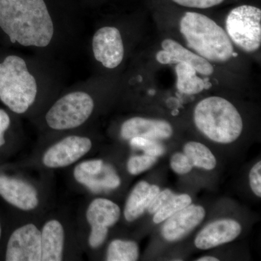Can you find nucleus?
I'll use <instances>...</instances> for the list:
<instances>
[{"label": "nucleus", "mask_w": 261, "mask_h": 261, "mask_svg": "<svg viewBox=\"0 0 261 261\" xmlns=\"http://www.w3.org/2000/svg\"><path fill=\"white\" fill-rule=\"evenodd\" d=\"M0 27L13 43L49 45L54 25L44 0H0Z\"/></svg>", "instance_id": "f257e3e1"}, {"label": "nucleus", "mask_w": 261, "mask_h": 261, "mask_svg": "<svg viewBox=\"0 0 261 261\" xmlns=\"http://www.w3.org/2000/svg\"><path fill=\"white\" fill-rule=\"evenodd\" d=\"M180 31L187 46L207 61L224 63L232 58L234 51L228 34L208 17L188 12L182 17Z\"/></svg>", "instance_id": "f03ea898"}, {"label": "nucleus", "mask_w": 261, "mask_h": 261, "mask_svg": "<svg viewBox=\"0 0 261 261\" xmlns=\"http://www.w3.org/2000/svg\"><path fill=\"white\" fill-rule=\"evenodd\" d=\"M194 121L200 132L218 143H231L243 132V120L238 110L222 97L200 101L194 111Z\"/></svg>", "instance_id": "7ed1b4c3"}, {"label": "nucleus", "mask_w": 261, "mask_h": 261, "mask_svg": "<svg viewBox=\"0 0 261 261\" xmlns=\"http://www.w3.org/2000/svg\"><path fill=\"white\" fill-rule=\"evenodd\" d=\"M37 84L20 57L10 56L0 63V99L15 113L28 111L35 101Z\"/></svg>", "instance_id": "20e7f679"}, {"label": "nucleus", "mask_w": 261, "mask_h": 261, "mask_svg": "<svg viewBox=\"0 0 261 261\" xmlns=\"http://www.w3.org/2000/svg\"><path fill=\"white\" fill-rule=\"evenodd\" d=\"M230 40L247 53H254L261 45V10L251 5L233 8L226 20Z\"/></svg>", "instance_id": "39448f33"}, {"label": "nucleus", "mask_w": 261, "mask_h": 261, "mask_svg": "<svg viewBox=\"0 0 261 261\" xmlns=\"http://www.w3.org/2000/svg\"><path fill=\"white\" fill-rule=\"evenodd\" d=\"M93 109L94 101L89 94L83 92H72L53 105L46 115V121L53 129H70L83 124Z\"/></svg>", "instance_id": "423d86ee"}, {"label": "nucleus", "mask_w": 261, "mask_h": 261, "mask_svg": "<svg viewBox=\"0 0 261 261\" xmlns=\"http://www.w3.org/2000/svg\"><path fill=\"white\" fill-rule=\"evenodd\" d=\"M6 260H42L41 231L35 225H24L12 233L7 247Z\"/></svg>", "instance_id": "0eeeda50"}, {"label": "nucleus", "mask_w": 261, "mask_h": 261, "mask_svg": "<svg viewBox=\"0 0 261 261\" xmlns=\"http://www.w3.org/2000/svg\"><path fill=\"white\" fill-rule=\"evenodd\" d=\"M92 49L94 58L106 68L113 69L121 64L124 47L121 33L115 27L99 29L94 35Z\"/></svg>", "instance_id": "6e6552de"}, {"label": "nucleus", "mask_w": 261, "mask_h": 261, "mask_svg": "<svg viewBox=\"0 0 261 261\" xmlns=\"http://www.w3.org/2000/svg\"><path fill=\"white\" fill-rule=\"evenodd\" d=\"M92 142L87 137L70 136L51 146L43 157L47 167L62 168L70 166L90 150Z\"/></svg>", "instance_id": "1a4fd4ad"}, {"label": "nucleus", "mask_w": 261, "mask_h": 261, "mask_svg": "<svg viewBox=\"0 0 261 261\" xmlns=\"http://www.w3.org/2000/svg\"><path fill=\"white\" fill-rule=\"evenodd\" d=\"M205 216L202 206L190 204L166 219L161 231L163 238L169 242L180 240L198 226Z\"/></svg>", "instance_id": "9d476101"}, {"label": "nucleus", "mask_w": 261, "mask_h": 261, "mask_svg": "<svg viewBox=\"0 0 261 261\" xmlns=\"http://www.w3.org/2000/svg\"><path fill=\"white\" fill-rule=\"evenodd\" d=\"M242 231L238 221L221 219L211 223L196 237L195 245L201 250H207L235 240Z\"/></svg>", "instance_id": "9b49d317"}, {"label": "nucleus", "mask_w": 261, "mask_h": 261, "mask_svg": "<svg viewBox=\"0 0 261 261\" xmlns=\"http://www.w3.org/2000/svg\"><path fill=\"white\" fill-rule=\"evenodd\" d=\"M173 128L168 122L163 120L147 119L135 117L123 123L121 135L125 140L140 137L151 140H163L171 137Z\"/></svg>", "instance_id": "f8f14e48"}, {"label": "nucleus", "mask_w": 261, "mask_h": 261, "mask_svg": "<svg viewBox=\"0 0 261 261\" xmlns=\"http://www.w3.org/2000/svg\"><path fill=\"white\" fill-rule=\"evenodd\" d=\"M0 195L7 202L23 211L33 210L39 203L35 188L18 178L0 176Z\"/></svg>", "instance_id": "ddd939ff"}, {"label": "nucleus", "mask_w": 261, "mask_h": 261, "mask_svg": "<svg viewBox=\"0 0 261 261\" xmlns=\"http://www.w3.org/2000/svg\"><path fill=\"white\" fill-rule=\"evenodd\" d=\"M121 216L119 206L107 199L97 198L91 202L87 211V219L92 230H108L116 224Z\"/></svg>", "instance_id": "4468645a"}, {"label": "nucleus", "mask_w": 261, "mask_h": 261, "mask_svg": "<svg viewBox=\"0 0 261 261\" xmlns=\"http://www.w3.org/2000/svg\"><path fill=\"white\" fill-rule=\"evenodd\" d=\"M64 229L59 221H48L41 232L42 260L60 261L63 258Z\"/></svg>", "instance_id": "2eb2a0df"}, {"label": "nucleus", "mask_w": 261, "mask_h": 261, "mask_svg": "<svg viewBox=\"0 0 261 261\" xmlns=\"http://www.w3.org/2000/svg\"><path fill=\"white\" fill-rule=\"evenodd\" d=\"M160 192L159 187L156 185H149L146 181L137 184L130 192L125 206L126 221L132 222L140 218Z\"/></svg>", "instance_id": "dca6fc26"}, {"label": "nucleus", "mask_w": 261, "mask_h": 261, "mask_svg": "<svg viewBox=\"0 0 261 261\" xmlns=\"http://www.w3.org/2000/svg\"><path fill=\"white\" fill-rule=\"evenodd\" d=\"M163 49L169 51L171 56V64H177L179 62H185L192 65L196 71L205 75H210L214 73V67L205 58L185 48L173 39L163 41Z\"/></svg>", "instance_id": "f3484780"}, {"label": "nucleus", "mask_w": 261, "mask_h": 261, "mask_svg": "<svg viewBox=\"0 0 261 261\" xmlns=\"http://www.w3.org/2000/svg\"><path fill=\"white\" fill-rule=\"evenodd\" d=\"M73 174L77 181L85 185L93 192L113 190L118 188L121 185L119 176L113 168L108 165H103L102 169L96 174H84L75 170Z\"/></svg>", "instance_id": "a211bd4d"}, {"label": "nucleus", "mask_w": 261, "mask_h": 261, "mask_svg": "<svg viewBox=\"0 0 261 261\" xmlns=\"http://www.w3.org/2000/svg\"><path fill=\"white\" fill-rule=\"evenodd\" d=\"M196 73L195 68L188 63L179 62L176 64V87L178 92L191 95L200 93L205 89V81L197 76Z\"/></svg>", "instance_id": "6ab92c4d"}, {"label": "nucleus", "mask_w": 261, "mask_h": 261, "mask_svg": "<svg viewBox=\"0 0 261 261\" xmlns=\"http://www.w3.org/2000/svg\"><path fill=\"white\" fill-rule=\"evenodd\" d=\"M184 151L192 166L206 170H212L216 167V159L214 154L200 142H188L185 145Z\"/></svg>", "instance_id": "aec40b11"}, {"label": "nucleus", "mask_w": 261, "mask_h": 261, "mask_svg": "<svg viewBox=\"0 0 261 261\" xmlns=\"http://www.w3.org/2000/svg\"><path fill=\"white\" fill-rule=\"evenodd\" d=\"M138 257L139 247L135 242L116 240L108 247V261H135Z\"/></svg>", "instance_id": "412c9836"}, {"label": "nucleus", "mask_w": 261, "mask_h": 261, "mask_svg": "<svg viewBox=\"0 0 261 261\" xmlns=\"http://www.w3.org/2000/svg\"><path fill=\"white\" fill-rule=\"evenodd\" d=\"M192 203V199L190 196L187 194L175 195L167 204L154 214L153 221L155 224H160L166 221L168 218L171 217L172 215L185 208L187 206Z\"/></svg>", "instance_id": "4be33fe9"}, {"label": "nucleus", "mask_w": 261, "mask_h": 261, "mask_svg": "<svg viewBox=\"0 0 261 261\" xmlns=\"http://www.w3.org/2000/svg\"><path fill=\"white\" fill-rule=\"evenodd\" d=\"M130 145L135 148L142 149L146 154L154 157L161 155L165 152L164 147L157 141L148 140L143 137H133L130 140Z\"/></svg>", "instance_id": "5701e85b"}, {"label": "nucleus", "mask_w": 261, "mask_h": 261, "mask_svg": "<svg viewBox=\"0 0 261 261\" xmlns=\"http://www.w3.org/2000/svg\"><path fill=\"white\" fill-rule=\"evenodd\" d=\"M156 161V157L148 154L133 156L128 160L127 168L130 174L138 175L152 167Z\"/></svg>", "instance_id": "b1692460"}, {"label": "nucleus", "mask_w": 261, "mask_h": 261, "mask_svg": "<svg viewBox=\"0 0 261 261\" xmlns=\"http://www.w3.org/2000/svg\"><path fill=\"white\" fill-rule=\"evenodd\" d=\"M171 167L178 174H186L192 171L193 166L185 153H175L171 159Z\"/></svg>", "instance_id": "393cba45"}, {"label": "nucleus", "mask_w": 261, "mask_h": 261, "mask_svg": "<svg viewBox=\"0 0 261 261\" xmlns=\"http://www.w3.org/2000/svg\"><path fill=\"white\" fill-rule=\"evenodd\" d=\"M174 196V194L168 189L163 190L162 192H160L147 207V209L148 210L149 214H155L161 207L167 204Z\"/></svg>", "instance_id": "a878e982"}, {"label": "nucleus", "mask_w": 261, "mask_h": 261, "mask_svg": "<svg viewBox=\"0 0 261 261\" xmlns=\"http://www.w3.org/2000/svg\"><path fill=\"white\" fill-rule=\"evenodd\" d=\"M173 1L181 6L205 9V8H212L219 5L224 0H173Z\"/></svg>", "instance_id": "bb28decb"}, {"label": "nucleus", "mask_w": 261, "mask_h": 261, "mask_svg": "<svg viewBox=\"0 0 261 261\" xmlns=\"http://www.w3.org/2000/svg\"><path fill=\"white\" fill-rule=\"evenodd\" d=\"M103 165L104 164L101 160L85 161L78 165L74 170L84 174H96L102 169Z\"/></svg>", "instance_id": "cd10ccee"}, {"label": "nucleus", "mask_w": 261, "mask_h": 261, "mask_svg": "<svg viewBox=\"0 0 261 261\" xmlns=\"http://www.w3.org/2000/svg\"><path fill=\"white\" fill-rule=\"evenodd\" d=\"M250 185L252 192L261 197V162L259 161L252 167L250 173Z\"/></svg>", "instance_id": "c85d7f7f"}, {"label": "nucleus", "mask_w": 261, "mask_h": 261, "mask_svg": "<svg viewBox=\"0 0 261 261\" xmlns=\"http://www.w3.org/2000/svg\"><path fill=\"white\" fill-rule=\"evenodd\" d=\"M10 119L8 113L0 109V147L5 143L4 134L10 126Z\"/></svg>", "instance_id": "c756f323"}, {"label": "nucleus", "mask_w": 261, "mask_h": 261, "mask_svg": "<svg viewBox=\"0 0 261 261\" xmlns=\"http://www.w3.org/2000/svg\"><path fill=\"white\" fill-rule=\"evenodd\" d=\"M156 59L161 64H171V56L169 51L165 50L159 51L156 55Z\"/></svg>", "instance_id": "7c9ffc66"}, {"label": "nucleus", "mask_w": 261, "mask_h": 261, "mask_svg": "<svg viewBox=\"0 0 261 261\" xmlns=\"http://www.w3.org/2000/svg\"><path fill=\"white\" fill-rule=\"evenodd\" d=\"M219 259L212 256H205L197 259V261H219Z\"/></svg>", "instance_id": "2f4dec72"}, {"label": "nucleus", "mask_w": 261, "mask_h": 261, "mask_svg": "<svg viewBox=\"0 0 261 261\" xmlns=\"http://www.w3.org/2000/svg\"><path fill=\"white\" fill-rule=\"evenodd\" d=\"M0 237H1V226H0Z\"/></svg>", "instance_id": "473e14b6"}]
</instances>
